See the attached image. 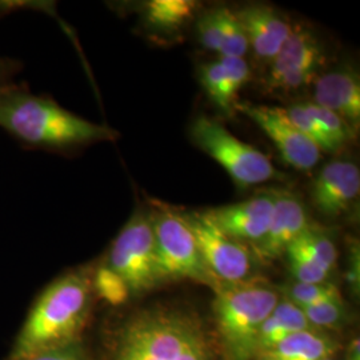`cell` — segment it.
Masks as SVG:
<instances>
[{"label": "cell", "mask_w": 360, "mask_h": 360, "mask_svg": "<svg viewBox=\"0 0 360 360\" xmlns=\"http://www.w3.org/2000/svg\"><path fill=\"white\" fill-rule=\"evenodd\" d=\"M105 360H224L217 336L191 309L154 306L111 335Z\"/></svg>", "instance_id": "6da1fadb"}, {"label": "cell", "mask_w": 360, "mask_h": 360, "mask_svg": "<svg viewBox=\"0 0 360 360\" xmlns=\"http://www.w3.org/2000/svg\"><path fill=\"white\" fill-rule=\"evenodd\" d=\"M0 129L31 148L52 151L119 136L115 129L86 120L15 83L0 90Z\"/></svg>", "instance_id": "7a4b0ae2"}, {"label": "cell", "mask_w": 360, "mask_h": 360, "mask_svg": "<svg viewBox=\"0 0 360 360\" xmlns=\"http://www.w3.org/2000/svg\"><path fill=\"white\" fill-rule=\"evenodd\" d=\"M92 295V275L89 271H72L53 281L30 311L11 359L77 342L90 315Z\"/></svg>", "instance_id": "3957f363"}, {"label": "cell", "mask_w": 360, "mask_h": 360, "mask_svg": "<svg viewBox=\"0 0 360 360\" xmlns=\"http://www.w3.org/2000/svg\"><path fill=\"white\" fill-rule=\"evenodd\" d=\"M212 312L224 360H254L260 328L282 299L281 290L259 281L221 283Z\"/></svg>", "instance_id": "277c9868"}, {"label": "cell", "mask_w": 360, "mask_h": 360, "mask_svg": "<svg viewBox=\"0 0 360 360\" xmlns=\"http://www.w3.org/2000/svg\"><path fill=\"white\" fill-rule=\"evenodd\" d=\"M190 134L193 143L224 168L240 188L283 178L267 155L238 139L217 119L198 116Z\"/></svg>", "instance_id": "5b68a950"}, {"label": "cell", "mask_w": 360, "mask_h": 360, "mask_svg": "<svg viewBox=\"0 0 360 360\" xmlns=\"http://www.w3.org/2000/svg\"><path fill=\"white\" fill-rule=\"evenodd\" d=\"M151 221L162 282L188 279L208 285L212 291L218 288L221 283L208 270L184 217L162 207L151 214Z\"/></svg>", "instance_id": "8992f818"}, {"label": "cell", "mask_w": 360, "mask_h": 360, "mask_svg": "<svg viewBox=\"0 0 360 360\" xmlns=\"http://www.w3.org/2000/svg\"><path fill=\"white\" fill-rule=\"evenodd\" d=\"M104 264L123 279L131 295H142L163 284L148 212L139 210L131 217L112 242Z\"/></svg>", "instance_id": "52a82bcc"}, {"label": "cell", "mask_w": 360, "mask_h": 360, "mask_svg": "<svg viewBox=\"0 0 360 360\" xmlns=\"http://www.w3.org/2000/svg\"><path fill=\"white\" fill-rule=\"evenodd\" d=\"M208 270L220 283H240L251 279L254 254L248 245L220 231L202 212L183 214Z\"/></svg>", "instance_id": "ba28073f"}, {"label": "cell", "mask_w": 360, "mask_h": 360, "mask_svg": "<svg viewBox=\"0 0 360 360\" xmlns=\"http://www.w3.org/2000/svg\"><path fill=\"white\" fill-rule=\"evenodd\" d=\"M324 63L318 38L304 27H294L291 35L269 65L267 90L291 92L309 86Z\"/></svg>", "instance_id": "9c48e42d"}, {"label": "cell", "mask_w": 360, "mask_h": 360, "mask_svg": "<svg viewBox=\"0 0 360 360\" xmlns=\"http://www.w3.org/2000/svg\"><path fill=\"white\" fill-rule=\"evenodd\" d=\"M235 110L248 116L270 138L285 165L299 171H309L319 163L321 148L296 129L283 108L238 103Z\"/></svg>", "instance_id": "30bf717a"}, {"label": "cell", "mask_w": 360, "mask_h": 360, "mask_svg": "<svg viewBox=\"0 0 360 360\" xmlns=\"http://www.w3.org/2000/svg\"><path fill=\"white\" fill-rule=\"evenodd\" d=\"M275 205V191L257 193L251 199L203 211L205 218L227 236L257 245L269 230Z\"/></svg>", "instance_id": "8fae6325"}, {"label": "cell", "mask_w": 360, "mask_h": 360, "mask_svg": "<svg viewBox=\"0 0 360 360\" xmlns=\"http://www.w3.org/2000/svg\"><path fill=\"white\" fill-rule=\"evenodd\" d=\"M360 193L359 167L349 160L336 159L321 169L312 183V202L327 218L347 214Z\"/></svg>", "instance_id": "7c38bea8"}, {"label": "cell", "mask_w": 360, "mask_h": 360, "mask_svg": "<svg viewBox=\"0 0 360 360\" xmlns=\"http://www.w3.org/2000/svg\"><path fill=\"white\" fill-rule=\"evenodd\" d=\"M274 191L275 205L269 230L252 247L254 254L264 263L284 255L287 248L311 227L306 207L294 193L283 190Z\"/></svg>", "instance_id": "4fadbf2b"}, {"label": "cell", "mask_w": 360, "mask_h": 360, "mask_svg": "<svg viewBox=\"0 0 360 360\" xmlns=\"http://www.w3.org/2000/svg\"><path fill=\"white\" fill-rule=\"evenodd\" d=\"M235 13L245 28L255 60L270 65L294 27L276 8L266 4H250Z\"/></svg>", "instance_id": "5bb4252c"}, {"label": "cell", "mask_w": 360, "mask_h": 360, "mask_svg": "<svg viewBox=\"0 0 360 360\" xmlns=\"http://www.w3.org/2000/svg\"><path fill=\"white\" fill-rule=\"evenodd\" d=\"M314 103L334 112L355 129L360 120V79L351 68H338L318 75Z\"/></svg>", "instance_id": "9a60e30c"}, {"label": "cell", "mask_w": 360, "mask_h": 360, "mask_svg": "<svg viewBox=\"0 0 360 360\" xmlns=\"http://www.w3.org/2000/svg\"><path fill=\"white\" fill-rule=\"evenodd\" d=\"M251 68L240 58H219L202 65L199 79L211 102L224 114L232 115L239 91L250 82Z\"/></svg>", "instance_id": "2e32d148"}, {"label": "cell", "mask_w": 360, "mask_h": 360, "mask_svg": "<svg viewBox=\"0 0 360 360\" xmlns=\"http://www.w3.org/2000/svg\"><path fill=\"white\" fill-rule=\"evenodd\" d=\"M339 349L340 345L333 335L309 328L259 352L254 360H324L334 358Z\"/></svg>", "instance_id": "e0dca14e"}, {"label": "cell", "mask_w": 360, "mask_h": 360, "mask_svg": "<svg viewBox=\"0 0 360 360\" xmlns=\"http://www.w3.org/2000/svg\"><path fill=\"white\" fill-rule=\"evenodd\" d=\"M304 312L300 307L282 296L270 316L263 323L257 338V354L274 347L291 335L309 330ZM255 354V355H257Z\"/></svg>", "instance_id": "ac0fdd59"}, {"label": "cell", "mask_w": 360, "mask_h": 360, "mask_svg": "<svg viewBox=\"0 0 360 360\" xmlns=\"http://www.w3.org/2000/svg\"><path fill=\"white\" fill-rule=\"evenodd\" d=\"M198 10L193 0H151L143 6L146 23L163 32H174L193 18Z\"/></svg>", "instance_id": "d6986e66"}, {"label": "cell", "mask_w": 360, "mask_h": 360, "mask_svg": "<svg viewBox=\"0 0 360 360\" xmlns=\"http://www.w3.org/2000/svg\"><path fill=\"white\" fill-rule=\"evenodd\" d=\"M285 252H294L309 257L330 271L334 270L338 260V250L333 239L321 230L314 229L312 226L307 231L303 232L287 248Z\"/></svg>", "instance_id": "ffe728a7"}, {"label": "cell", "mask_w": 360, "mask_h": 360, "mask_svg": "<svg viewBox=\"0 0 360 360\" xmlns=\"http://www.w3.org/2000/svg\"><path fill=\"white\" fill-rule=\"evenodd\" d=\"M303 105L334 144L336 153L340 151L343 147H346L348 143L354 139L355 129H352L340 116L336 115L334 112L323 108L314 102H304Z\"/></svg>", "instance_id": "44dd1931"}, {"label": "cell", "mask_w": 360, "mask_h": 360, "mask_svg": "<svg viewBox=\"0 0 360 360\" xmlns=\"http://www.w3.org/2000/svg\"><path fill=\"white\" fill-rule=\"evenodd\" d=\"M250 51L245 28L240 25L236 13L223 7L221 15V40L219 58H240L245 59Z\"/></svg>", "instance_id": "7402d4cb"}, {"label": "cell", "mask_w": 360, "mask_h": 360, "mask_svg": "<svg viewBox=\"0 0 360 360\" xmlns=\"http://www.w3.org/2000/svg\"><path fill=\"white\" fill-rule=\"evenodd\" d=\"M281 294L287 300L294 303L300 309L323 303L327 300L342 299V294L335 284L330 283H295L285 285Z\"/></svg>", "instance_id": "603a6c76"}, {"label": "cell", "mask_w": 360, "mask_h": 360, "mask_svg": "<svg viewBox=\"0 0 360 360\" xmlns=\"http://www.w3.org/2000/svg\"><path fill=\"white\" fill-rule=\"evenodd\" d=\"M302 309L311 328L314 330H336L342 328L347 322V311L343 297L327 300Z\"/></svg>", "instance_id": "cb8c5ba5"}, {"label": "cell", "mask_w": 360, "mask_h": 360, "mask_svg": "<svg viewBox=\"0 0 360 360\" xmlns=\"http://www.w3.org/2000/svg\"><path fill=\"white\" fill-rule=\"evenodd\" d=\"M92 288L96 295L101 296L111 306L124 304L131 296L129 287L123 279L110 270L105 264L101 266L92 276Z\"/></svg>", "instance_id": "d4e9b609"}, {"label": "cell", "mask_w": 360, "mask_h": 360, "mask_svg": "<svg viewBox=\"0 0 360 360\" xmlns=\"http://www.w3.org/2000/svg\"><path fill=\"white\" fill-rule=\"evenodd\" d=\"M284 112L296 129L304 136H307L311 142L315 143L321 148V151L336 153L334 144L328 139L322 127L316 123V120L306 111L303 103L294 104L285 108Z\"/></svg>", "instance_id": "484cf974"}, {"label": "cell", "mask_w": 360, "mask_h": 360, "mask_svg": "<svg viewBox=\"0 0 360 360\" xmlns=\"http://www.w3.org/2000/svg\"><path fill=\"white\" fill-rule=\"evenodd\" d=\"M290 264V272L295 278L297 283H327L333 271L324 269L316 262L311 260L309 257L294 254V252H285Z\"/></svg>", "instance_id": "4316f807"}, {"label": "cell", "mask_w": 360, "mask_h": 360, "mask_svg": "<svg viewBox=\"0 0 360 360\" xmlns=\"http://www.w3.org/2000/svg\"><path fill=\"white\" fill-rule=\"evenodd\" d=\"M221 15L223 7L212 8L200 15L196 23L198 38L202 46L208 51L219 53L221 40Z\"/></svg>", "instance_id": "83f0119b"}, {"label": "cell", "mask_w": 360, "mask_h": 360, "mask_svg": "<svg viewBox=\"0 0 360 360\" xmlns=\"http://www.w3.org/2000/svg\"><path fill=\"white\" fill-rule=\"evenodd\" d=\"M16 360H90L83 346L77 342L65 345L62 347L53 348L44 352Z\"/></svg>", "instance_id": "f1b7e54d"}, {"label": "cell", "mask_w": 360, "mask_h": 360, "mask_svg": "<svg viewBox=\"0 0 360 360\" xmlns=\"http://www.w3.org/2000/svg\"><path fill=\"white\" fill-rule=\"evenodd\" d=\"M20 71V63L11 59L0 58V90L13 84V77Z\"/></svg>", "instance_id": "f546056e"}, {"label": "cell", "mask_w": 360, "mask_h": 360, "mask_svg": "<svg viewBox=\"0 0 360 360\" xmlns=\"http://www.w3.org/2000/svg\"><path fill=\"white\" fill-rule=\"evenodd\" d=\"M347 281L352 292L358 294V291H359V251L355 248L351 251Z\"/></svg>", "instance_id": "4dcf8cb0"}, {"label": "cell", "mask_w": 360, "mask_h": 360, "mask_svg": "<svg viewBox=\"0 0 360 360\" xmlns=\"http://www.w3.org/2000/svg\"><path fill=\"white\" fill-rule=\"evenodd\" d=\"M346 360H360L359 338H354L348 345Z\"/></svg>", "instance_id": "1f68e13d"}, {"label": "cell", "mask_w": 360, "mask_h": 360, "mask_svg": "<svg viewBox=\"0 0 360 360\" xmlns=\"http://www.w3.org/2000/svg\"><path fill=\"white\" fill-rule=\"evenodd\" d=\"M324 360H336V359H335V356H334V358H328V359H324Z\"/></svg>", "instance_id": "d6a6232c"}]
</instances>
